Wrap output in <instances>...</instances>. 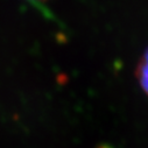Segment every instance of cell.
Returning <instances> with one entry per match:
<instances>
[{"label": "cell", "instance_id": "1", "mask_svg": "<svg viewBox=\"0 0 148 148\" xmlns=\"http://www.w3.org/2000/svg\"><path fill=\"white\" fill-rule=\"evenodd\" d=\"M135 76L142 90L148 95V48L146 49L138 63Z\"/></svg>", "mask_w": 148, "mask_h": 148}]
</instances>
